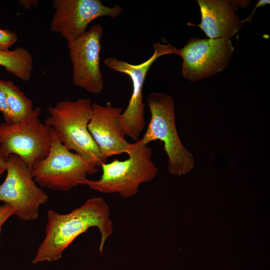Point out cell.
Segmentation results:
<instances>
[{"instance_id":"cell-20","label":"cell","mask_w":270,"mask_h":270,"mask_svg":"<svg viewBox=\"0 0 270 270\" xmlns=\"http://www.w3.org/2000/svg\"><path fill=\"white\" fill-rule=\"evenodd\" d=\"M18 2L26 10H28L32 6H36L38 4V1L36 0H20Z\"/></svg>"},{"instance_id":"cell-2","label":"cell","mask_w":270,"mask_h":270,"mask_svg":"<svg viewBox=\"0 0 270 270\" xmlns=\"http://www.w3.org/2000/svg\"><path fill=\"white\" fill-rule=\"evenodd\" d=\"M48 110L50 116L44 124L62 145L98 167L106 162L88 130L92 112L91 99L60 101L54 106L48 107Z\"/></svg>"},{"instance_id":"cell-14","label":"cell","mask_w":270,"mask_h":270,"mask_svg":"<svg viewBox=\"0 0 270 270\" xmlns=\"http://www.w3.org/2000/svg\"><path fill=\"white\" fill-rule=\"evenodd\" d=\"M0 89L4 94L12 122H19L33 112L34 108L32 100L13 82L0 80Z\"/></svg>"},{"instance_id":"cell-6","label":"cell","mask_w":270,"mask_h":270,"mask_svg":"<svg viewBox=\"0 0 270 270\" xmlns=\"http://www.w3.org/2000/svg\"><path fill=\"white\" fill-rule=\"evenodd\" d=\"M38 106L28 118L17 122L0 124V158L18 156L31 169L38 160L48 154L51 146L50 129L40 119Z\"/></svg>"},{"instance_id":"cell-7","label":"cell","mask_w":270,"mask_h":270,"mask_svg":"<svg viewBox=\"0 0 270 270\" xmlns=\"http://www.w3.org/2000/svg\"><path fill=\"white\" fill-rule=\"evenodd\" d=\"M6 176L0 185V201L10 204L15 215L24 221L36 220L40 206L49 196L38 187L32 169L18 156L10 154L6 160Z\"/></svg>"},{"instance_id":"cell-15","label":"cell","mask_w":270,"mask_h":270,"mask_svg":"<svg viewBox=\"0 0 270 270\" xmlns=\"http://www.w3.org/2000/svg\"><path fill=\"white\" fill-rule=\"evenodd\" d=\"M0 66L20 80L26 82L31 78L33 60L30 53L22 47L14 50H0Z\"/></svg>"},{"instance_id":"cell-4","label":"cell","mask_w":270,"mask_h":270,"mask_svg":"<svg viewBox=\"0 0 270 270\" xmlns=\"http://www.w3.org/2000/svg\"><path fill=\"white\" fill-rule=\"evenodd\" d=\"M147 102L150 118L140 142L144 145L157 140L163 142L168 172L175 176L188 174L194 167V159L178 136L172 97L164 92H152L148 96Z\"/></svg>"},{"instance_id":"cell-1","label":"cell","mask_w":270,"mask_h":270,"mask_svg":"<svg viewBox=\"0 0 270 270\" xmlns=\"http://www.w3.org/2000/svg\"><path fill=\"white\" fill-rule=\"evenodd\" d=\"M47 220L44 238L37 249L32 264L60 260L64 250L76 238L91 227H96L100 232L99 250L102 254L105 242L113 231L108 204L101 196L88 199L66 214L48 210Z\"/></svg>"},{"instance_id":"cell-12","label":"cell","mask_w":270,"mask_h":270,"mask_svg":"<svg viewBox=\"0 0 270 270\" xmlns=\"http://www.w3.org/2000/svg\"><path fill=\"white\" fill-rule=\"evenodd\" d=\"M122 112L120 107L108 104L105 106L92 103V112L88 130L106 160L109 157L128 152L132 143L126 138L119 118Z\"/></svg>"},{"instance_id":"cell-19","label":"cell","mask_w":270,"mask_h":270,"mask_svg":"<svg viewBox=\"0 0 270 270\" xmlns=\"http://www.w3.org/2000/svg\"><path fill=\"white\" fill-rule=\"evenodd\" d=\"M270 3V1L269 0H260L256 5V6L254 7V9L252 10V12L251 13L250 15L249 16L246 18V19L244 20H242V25L246 21H248L250 22H252V16L254 14L256 10L259 7L264 6L266 4H269Z\"/></svg>"},{"instance_id":"cell-8","label":"cell","mask_w":270,"mask_h":270,"mask_svg":"<svg viewBox=\"0 0 270 270\" xmlns=\"http://www.w3.org/2000/svg\"><path fill=\"white\" fill-rule=\"evenodd\" d=\"M153 48L152 55L140 64H131L114 57L107 58L104 62L110 70L128 75L132 80V94L126 110L120 114L119 120L126 136L135 141L139 139L146 126L143 88L149 69L159 57L175 54L176 48L168 42L166 44L157 42L154 44Z\"/></svg>"},{"instance_id":"cell-13","label":"cell","mask_w":270,"mask_h":270,"mask_svg":"<svg viewBox=\"0 0 270 270\" xmlns=\"http://www.w3.org/2000/svg\"><path fill=\"white\" fill-rule=\"evenodd\" d=\"M201 14L199 24H190L201 28L209 38H231L240 30L242 20L232 0H197Z\"/></svg>"},{"instance_id":"cell-16","label":"cell","mask_w":270,"mask_h":270,"mask_svg":"<svg viewBox=\"0 0 270 270\" xmlns=\"http://www.w3.org/2000/svg\"><path fill=\"white\" fill-rule=\"evenodd\" d=\"M18 36L14 32L0 28V50H8L17 41Z\"/></svg>"},{"instance_id":"cell-11","label":"cell","mask_w":270,"mask_h":270,"mask_svg":"<svg viewBox=\"0 0 270 270\" xmlns=\"http://www.w3.org/2000/svg\"><path fill=\"white\" fill-rule=\"evenodd\" d=\"M55 12L50 30L59 33L70 43L83 34L88 24L102 16L116 18L122 12L118 4L104 5L100 0H54Z\"/></svg>"},{"instance_id":"cell-17","label":"cell","mask_w":270,"mask_h":270,"mask_svg":"<svg viewBox=\"0 0 270 270\" xmlns=\"http://www.w3.org/2000/svg\"><path fill=\"white\" fill-rule=\"evenodd\" d=\"M13 215H15V213L12 206L6 203L0 205V246L2 226L7 220Z\"/></svg>"},{"instance_id":"cell-5","label":"cell","mask_w":270,"mask_h":270,"mask_svg":"<svg viewBox=\"0 0 270 270\" xmlns=\"http://www.w3.org/2000/svg\"><path fill=\"white\" fill-rule=\"evenodd\" d=\"M51 146L48 154L36 161L32 172L39 186L60 191H68L83 184L88 175L95 174L98 166L66 148L51 128Z\"/></svg>"},{"instance_id":"cell-10","label":"cell","mask_w":270,"mask_h":270,"mask_svg":"<svg viewBox=\"0 0 270 270\" xmlns=\"http://www.w3.org/2000/svg\"><path fill=\"white\" fill-rule=\"evenodd\" d=\"M102 28L92 26L83 34L67 44L72 64L73 84L94 94L104 88L100 68V52Z\"/></svg>"},{"instance_id":"cell-9","label":"cell","mask_w":270,"mask_h":270,"mask_svg":"<svg viewBox=\"0 0 270 270\" xmlns=\"http://www.w3.org/2000/svg\"><path fill=\"white\" fill-rule=\"evenodd\" d=\"M234 52L230 39L190 38L175 54L182 59L184 77L196 82L210 77L228 66Z\"/></svg>"},{"instance_id":"cell-22","label":"cell","mask_w":270,"mask_h":270,"mask_svg":"<svg viewBox=\"0 0 270 270\" xmlns=\"http://www.w3.org/2000/svg\"><path fill=\"white\" fill-rule=\"evenodd\" d=\"M6 170V160L0 158V176Z\"/></svg>"},{"instance_id":"cell-3","label":"cell","mask_w":270,"mask_h":270,"mask_svg":"<svg viewBox=\"0 0 270 270\" xmlns=\"http://www.w3.org/2000/svg\"><path fill=\"white\" fill-rule=\"evenodd\" d=\"M128 154L126 160L116 159L103 164L100 178L96 180L86 178L83 184L100 193H117L124 198L135 196L142 184L155 178L158 168L152 160V148L140 139L132 143Z\"/></svg>"},{"instance_id":"cell-23","label":"cell","mask_w":270,"mask_h":270,"mask_svg":"<svg viewBox=\"0 0 270 270\" xmlns=\"http://www.w3.org/2000/svg\"></svg>"},{"instance_id":"cell-18","label":"cell","mask_w":270,"mask_h":270,"mask_svg":"<svg viewBox=\"0 0 270 270\" xmlns=\"http://www.w3.org/2000/svg\"><path fill=\"white\" fill-rule=\"evenodd\" d=\"M0 112L2 113L6 122H12L10 112L6 104L3 92L0 89Z\"/></svg>"},{"instance_id":"cell-21","label":"cell","mask_w":270,"mask_h":270,"mask_svg":"<svg viewBox=\"0 0 270 270\" xmlns=\"http://www.w3.org/2000/svg\"><path fill=\"white\" fill-rule=\"evenodd\" d=\"M232 2L236 7H240L242 8H246L248 6L250 0H233Z\"/></svg>"}]
</instances>
